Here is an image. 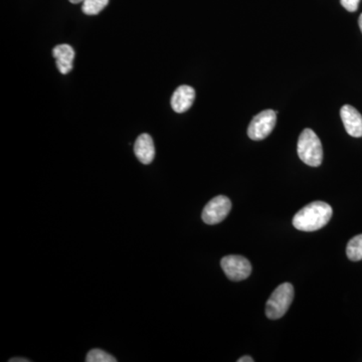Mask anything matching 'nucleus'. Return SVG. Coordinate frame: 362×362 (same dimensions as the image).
Returning <instances> with one entry per match:
<instances>
[{"instance_id":"obj_18","label":"nucleus","mask_w":362,"mask_h":362,"mask_svg":"<svg viewBox=\"0 0 362 362\" xmlns=\"http://www.w3.org/2000/svg\"><path fill=\"white\" fill-rule=\"evenodd\" d=\"M83 1H84V0H70V2H71L73 4H78Z\"/></svg>"},{"instance_id":"obj_2","label":"nucleus","mask_w":362,"mask_h":362,"mask_svg":"<svg viewBox=\"0 0 362 362\" xmlns=\"http://www.w3.org/2000/svg\"><path fill=\"white\" fill-rule=\"evenodd\" d=\"M297 152L299 158L307 165L318 168L322 163V144L313 130L302 131L298 139Z\"/></svg>"},{"instance_id":"obj_9","label":"nucleus","mask_w":362,"mask_h":362,"mask_svg":"<svg viewBox=\"0 0 362 362\" xmlns=\"http://www.w3.org/2000/svg\"><path fill=\"white\" fill-rule=\"evenodd\" d=\"M135 156L138 160L145 165H148L156 157V146L153 139L149 134H141L137 138L134 144Z\"/></svg>"},{"instance_id":"obj_7","label":"nucleus","mask_w":362,"mask_h":362,"mask_svg":"<svg viewBox=\"0 0 362 362\" xmlns=\"http://www.w3.org/2000/svg\"><path fill=\"white\" fill-rule=\"evenodd\" d=\"M340 116L345 130L352 137H362V116L354 107L344 105L340 110Z\"/></svg>"},{"instance_id":"obj_14","label":"nucleus","mask_w":362,"mask_h":362,"mask_svg":"<svg viewBox=\"0 0 362 362\" xmlns=\"http://www.w3.org/2000/svg\"><path fill=\"white\" fill-rule=\"evenodd\" d=\"M359 2L361 0H340L341 6L350 13H354L358 8Z\"/></svg>"},{"instance_id":"obj_17","label":"nucleus","mask_w":362,"mask_h":362,"mask_svg":"<svg viewBox=\"0 0 362 362\" xmlns=\"http://www.w3.org/2000/svg\"><path fill=\"white\" fill-rule=\"evenodd\" d=\"M358 25H359V28H361V30L362 33V13L361 14V16H359Z\"/></svg>"},{"instance_id":"obj_6","label":"nucleus","mask_w":362,"mask_h":362,"mask_svg":"<svg viewBox=\"0 0 362 362\" xmlns=\"http://www.w3.org/2000/svg\"><path fill=\"white\" fill-rule=\"evenodd\" d=\"M232 209V202L225 195H218L207 202L202 211V221L207 225H216L225 220Z\"/></svg>"},{"instance_id":"obj_4","label":"nucleus","mask_w":362,"mask_h":362,"mask_svg":"<svg viewBox=\"0 0 362 362\" xmlns=\"http://www.w3.org/2000/svg\"><path fill=\"white\" fill-rule=\"evenodd\" d=\"M277 122V112L265 110L252 118L247 128V135L255 141H261L271 134Z\"/></svg>"},{"instance_id":"obj_5","label":"nucleus","mask_w":362,"mask_h":362,"mask_svg":"<svg viewBox=\"0 0 362 362\" xmlns=\"http://www.w3.org/2000/svg\"><path fill=\"white\" fill-rule=\"evenodd\" d=\"M221 266L226 277L235 282L246 280L252 273V265L249 259L238 255L223 257L221 261Z\"/></svg>"},{"instance_id":"obj_13","label":"nucleus","mask_w":362,"mask_h":362,"mask_svg":"<svg viewBox=\"0 0 362 362\" xmlns=\"http://www.w3.org/2000/svg\"><path fill=\"white\" fill-rule=\"evenodd\" d=\"M87 362H116L115 357L112 356L111 354H107L106 351L101 349H92L87 354Z\"/></svg>"},{"instance_id":"obj_16","label":"nucleus","mask_w":362,"mask_h":362,"mask_svg":"<svg viewBox=\"0 0 362 362\" xmlns=\"http://www.w3.org/2000/svg\"><path fill=\"white\" fill-rule=\"evenodd\" d=\"M254 358L251 356H243L240 359H238V362H254Z\"/></svg>"},{"instance_id":"obj_15","label":"nucleus","mask_w":362,"mask_h":362,"mask_svg":"<svg viewBox=\"0 0 362 362\" xmlns=\"http://www.w3.org/2000/svg\"><path fill=\"white\" fill-rule=\"evenodd\" d=\"M30 359L23 358V357H13L9 359V362H30Z\"/></svg>"},{"instance_id":"obj_1","label":"nucleus","mask_w":362,"mask_h":362,"mask_svg":"<svg viewBox=\"0 0 362 362\" xmlns=\"http://www.w3.org/2000/svg\"><path fill=\"white\" fill-rule=\"evenodd\" d=\"M332 214V207L326 202H311L295 214L293 226L302 232H315L329 223Z\"/></svg>"},{"instance_id":"obj_12","label":"nucleus","mask_w":362,"mask_h":362,"mask_svg":"<svg viewBox=\"0 0 362 362\" xmlns=\"http://www.w3.org/2000/svg\"><path fill=\"white\" fill-rule=\"evenodd\" d=\"M109 0H84L82 11L87 16H96L108 6Z\"/></svg>"},{"instance_id":"obj_11","label":"nucleus","mask_w":362,"mask_h":362,"mask_svg":"<svg viewBox=\"0 0 362 362\" xmlns=\"http://www.w3.org/2000/svg\"><path fill=\"white\" fill-rule=\"evenodd\" d=\"M346 255L350 261L358 262L362 259V233L352 238L347 244Z\"/></svg>"},{"instance_id":"obj_10","label":"nucleus","mask_w":362,"mask_h":362,"mask_svg":"<svg viewBox=\"0 0 362 362\" xmlns=\"http://www.w3.org/2000/svg\"><path fill=\"white\" fill-rule=\"evenodd\" d=\"M52 56L56 59L57 66L59 73L63 75L73 70V62L75 59V51L70 45H59L52 49Z\"/></svg>"},{"instance_id":"obj_3","label":"nucleus","mask_w":362,"mask_h":362,"mask_svg":"<svg viewBox=\"0 0 362 362\" xmlns=\"http://www.w3.org/2000/svg\"><path fill=\"white\" fill-rule=\"evenodd\" d=\"M294 299V287L290 283H284L276 288L266 304V316L269 319L282 318L287 313Z\"/></svg>"},{"instance_id":"obj_8","label":"nucleus","mask_w":362,"mask_h":362,"mask_svg":"<svg viewBox=\"0 0 362 362\" xmlns=\"http://www.w3.org/2000/svg\"><path fill=\"white\" fill-rule=\"evenodd\" d=\"M195 90L190 86L182 85L178 87L171 98V107L176 113H185L189 110L194 104Z\"/></svg>"}]
</instances>
